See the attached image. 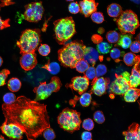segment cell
<instances>
[{
  "label": "cell",
  "instance_id": "cell-28",
  "mask_svg": "<svg viewBox=\"0 0 140 140\" xmlns=\"http://www.w3.org/2000/svg\"><path fill=\"white\" fill-rule=\"evenodd\" d=\"M89 67V64L83 59L79 61L76 63L75 68L78 72L84 73Z\"/></svg>",
  "mask_w": 140,
  "mask_h": 140
},
{
  "label": "cell",
  "instance_id": "cell-44",
  "mask_svg": "<svg viewBox=\"0 0 140 140\" xmlns=\"http://www.w3.org/2000/svg\"><path fill=\"white\" fill-rule=\"evenodd\" d=\"M121 75L124 78L129 82L130 75L128 72L125 71L122 73Z\"/></svg>",
  "mask_w": 140,
  "mask_h": 140
},
{
  "label": "cell",
  "instance_id": "cell-52",
  "mask_svg": "<svg viewBox=\"0 0 140 140\" xmlns=\"http://www.w3.org/2000/svg\"><path fill=\"white\" fill-rule=\"evenodd\" d=\"M67 2H71L74 1V0H65Z\"/></svg>",
  "mask_w": 140,
  "mask_h": 140
},
{
  "label": "cell",
  "instance_id": "cell-30",
  "mask_svg": "<svg viewBox=\"0 0 140 140\" xmlns=\"http://www.w3.org/2000/svg\"><path fill=\"white\" fill-rule=\"evenodd\" d=\"M91 15V18L92 20L95 23L100 24L104 21V16L101 12H95Z\"/></svg>",
  "mask_w": 140,
  "mask_h": 140
},
{
  "label": "cell",
  "instance_id": "cell-40",
  "mask_svg": "<svg viewBox=\"0 0 140 140\" xmlns=\"http://www.w3.org/2000/svg\"><path fill=\"white\" fill-rule=\"evenodd\" d=\"M10 19H7L3 20L0 17V30H2L10 26Z\"/></svg>",
  "mask_w": 140,
  "mask_h": 140
},
{
  "label": "cell",
  "instance_id": "cell-7",
  "mask_svg": "<svg viewBox=\"0 0 140 140\" xmlns=\"http://www.w3.org/2000/svg\"><path fill=\"white\" fill-rule=\"evenodd\" d=\"M62 85L59 78L56 76L52 77L50 82H40V85L34 87L33 91L36 94V101L45 99L53 92L59 91Z\"/></svg>",
  "mask_w": 140,
  "mask_h": 140
},
{
  "label": "cell",
  "instance_id": "cell-32",
  "mask_svg": "<svg viewBox=\"0 0 140 140\" xmlns=\"http://www.w3.org/2000/svg\"><path fill=\"white\" fill-rule=\"evenodd\" d=\"M96 76L93 80H94L106 74L107 72L106 66L104 65L100 64L98 65L96 69Z\"/></svg>",
  "mask_w": 140,
  "mask_h": 140
},
{
  "label": "cell",
  "instance_id": "cell-26",
  "mask_svg": "<svg viewBox=\"0 0 140 140\" xmlns=\"http://www.w3.org/2000/svg\"><path fill=\"white\" fill-rule=\"evenodd\" d=\"M120 37L119 33L115 31H110L108 32L106 35V39L110 43H114L117 42Z\"/></svg>",
  "mask_w": 140,
  "mask_h": 140
},
{
  "label": "cell",
  "instance_id": "cell-20",
  "mask_svg": "<svg viewBox=\"0 0 140 140\" xmlns=\"http://www.w3.org/2000/svg\"><path fill=\"white\" fill-rule=\"evenodd\" d=\"M132 37L131 34H126L120 35L117 42V45L120 46L124 49L128 48L131 43Z\"/></svg>",
  "mask_w": 140,
  "mask_h": 140
},
{
  "label": "cell",
  "instance_id": "cell-13",
  "mask_svg": "<svg viewBox=\"0 0 140 140\" xmlns=\"http://www.w3.org/2000/svg\"><path fill=\"white\" fill-rule=\"evenodd\" d=\"M19 60L22 68L25 71L31 70L34 68L37 63V55L35 52L22 54Z\"/></svg>",
  "mask_w": 140,
  "mask_h": 140
},
{
  "label": "cell",
  "instance_id": "cell-48",
  "mask_svg": "<svg viewBox=\"0 0 140 140\" xmlns=\"http://www.w3.org/2000/svg\"><path fill=\"white\" fill-rule=\"evenodd\" d=\"M3 62V60L2 58L0 56V67L2 65Z\"/></svg>",
  "mask_w": 140,
  "mask_h": 140
},
{
  "label": "cell",
  "instance_id": "cell-22",
  "mask_svg": "<svg viewBox=\"0 0 140 140\" xmlns=\"http://www.w3.org/2000/svg\"><path fill=\"white\" fill-rule=\"evenodd\" d=\"M42 68L47 70L53 75L57 74L60 70V66L58 63L55 62H50L49 60Z\"/></svg>",
  "mask_w": 140,
  "mask_h": 140
},
{
  "label": "cell",
  "instance_id": "cell-43",
  "mask_svg": "<svg viewBox=\"0 0 140 140\" xmlns=\"http://www.w3.org/2000/svg\"><path fill=\"white\" fill-rule=\"evenodd\" d=\"M79 97L76 95L73 99L70 101V104L73 107H74L75 106L77 102L79 100Z\"/></svg>",
  "mask_w": 140,
  "mask_h": 140
},
{
  "label": "cell",
  "instance_id": "cell-8",
  "mask_svg": "<svg viewBox=\"0 0 140 140\" xmlns=\"http://www.w3.org/2000/svg\"><path fill=\"white\" fill-rule=\"evenodd\" d=\"M24 7L23 17L25 19L33 23L37 22L41 20L44 11L42 2H31Z\"/></svg>",
  "mask_w": 140,
  "mask_h": 140
},
{
  "label": "cell",
  "instance_id": "cell-10",
  "mask_svg": "<svg viewBox=\"0 0 140 140\" xmlns=\"http://www.w3.org/2000/svg\"><path fill=\"white\" fill-rule=\"evenodd\" d=\"M89 85V80L84 75L73 77L70 83H67L65 86L77 91L79 94L81 95L87 90Z\"/></svg>",
  "mask_w": 140,
  "mask_h": 140
},
{
  "label": "cell",
  "instance_id": "cell-46",
  "mask_svg": "<svg viewBox=\"0 0 140 140\" xmlns=\"http://www.w3.org/2000/svg\"><path fill=\"white\" fill-rule=\"evenodd\" d=\"M131 1L137 4H139L140 3V0H130Z\"/></svg>",
  "mask_w": 140,
  "mask_h": 140
},
{
  "label": "cell",
  "instance_id": "cell-45",
  "mask_svg": "<svg viewBox=\"0 0 140 140\" xmlns=\"http://www.w3.org/2000/svg\"><path fill=\"white\" fill-rule=\"evenodd\" d=\"M104 32V29L102 27H100L98 30V32L100 34H102Z\"/></svg>",
  "mask_w": 140,
  "mask_h": 140
},
{
  "label": "cell",
  "instance_id": "cell-1",
  "mask_svg": "<svg viewBox=\"0 0 140 140\" xmlns=\"http://www.w3.org/2000/svg\"><path fill=\"white\" fill-rule=\"evenodd\" d=\"M5 118L18 126L28 140H36L46 129L50 127L46 106L24 96L11 104L2 106Z\"/></svg>",
  "mask_w": 140,
  "mask_h": 140
},
{
  "label": "cell",
  "instance_id": "cell-41",
  "mask_svg": "<svg viewBox=\"0 0 140 140\" xmlns=\"http://www.w3.org/2000/svg\"><path fill=\"white\" fill-rule=\"evenodd\" d=\"M93 42L95 44H98L102 42L103 40V38L100 35L97 34L93 35L91 37Z\"/></svg>",
  "mask_w": 140,
  "mask_h": 140
},
{
  "label": "cell",
  "instance_id": "cell-23",
  "mask_svg": "<svg viewBox=\"0 0 140 140\" xmlns=\"http://www.w3.org/2000/svg\"><path fill=\"white\" fill-rule=\"evenodd\" d=\"M21 85L20 81L16 78H12L8 82V88L9 90L12 92L18 91L20 89Z\"/></svg>",
  "mask_w": 140,
  "mask_h": 140
},
{
  "label": "cell",
  "instance_id": "cell-35",
  "mask_svg": "<svg viewBox=\"0 0 140 140\" xmlns=\"http://www.w3.org/2000/svg\"><path fill=\"white\" fill-rule=\"evenodd\" d=\"M39 53L43 56H47L50 53L51 49L50 47L46 44H41L38 49Z\"/></svg>",
  "mask_w": 140,
  "mask_h": 140
},
{
  "label": "cell",
  "instance_id": "cell-2",
  "mask_svg": "<svg viewBox=\"0 0 140 140\" xmlns=\"http://www.w3.org/2000/svg\"><path fill=\"white\" fill-rule=\"evenodd\" d=\"M86 47L82 40L71 42L64 45L58 50V60L63 66L75 68L77 62L83 59Z\"/></svg>",
  "mask_w": 140,
  "mask_h": 140
},
{
  "label": "cell",
  "instance_id": "cell-6",
  "mask_svg": "<svg viewBox=\"0 0 140 140\" xmlns=\"http://www.w3.org/2000/svg\"><path fill=\"white\" fill-rule=\"evenodd\" d=\"M116 23L122 34H134L139 25L137 15L130 10L123 11L116 20Z\"/></svg>",
  "mask_w": 140,
  "mask_h": 140
},
{
  "label": "cell",
  "instance_id": "cell-17",
  "mask_svg": "<svg viewBox=\"0 0 140 140\" xmlns=\"http://www.w3.org/2000/svg\"><path fill=\"white\" fill-rule=\"evenodd\" d=\"M140 60L134 65L130 76L129 84L131 88H136L140 84Z\"/></svg>",
  "mask_w": 140,
  "mask_h": 140
},
{
  "label": "cell",
  "instance_id": "cell-37",
  "mask_svg": "<svg viewBox=\"0 0 140 140\" xmlns=\"http://www.w3.org/2000/svg\"><path fill=\"white\" fill-rule=\"evenodd\" d=\"M94 119L97 123L99 124L103 123L105 121V118L103 112L100 111H97L94 114Z\"/></svg>",
  "mask_w": 140,
  "mask_h": 140
},
{
  "label": "cell",
  "instance_id": "cell-51",
  "mask_svg": "<svg viewBox=\"0 0 140 140\" xmlns=\"http://www.w3.org/2000/svg\"><path fill=\"white\" fill-rule=\"evenodd\" d=\"M3 6H4L3 5V4L2 3H0V11L1 10V8Z\"/></svg>",
  "mask_w": 140,
  "mask_h": 140
},
{
  "label": "cell",
  "instance_id": "cell-11",
  "mask_svg": "<svg viewBox=\"0 0 140 140\" xmlns=\"http://www.w3.org/2000/svg\"><path fill=\"white\" fill-rule=\"evenodd\" d=\"M116 79L111 83L110 90L115 94L123 95L130 88L129 82L121 75L115 74Z\"/></svg>",
  "mask_w": 140,
  "mask_h": 140
},
{
  "label": "cell",
  "instance_id": "cell-25",
  "mask_svg": "<svg viewBox=\"0 0 140 140\" xmlns=\"http://www.w3.org/2000/svg\"><path fill=\"white\" fill-rule=\"evenodd\" d=\"M125 54L124 51H121L118 48H113L110 52V55L111 58L116 62L122 61L119 58L123 56Z\"/></svg>",
  "mask_w": 140,
  "mask_h": 140
},
{
  "label": "cell",
  "instance_id": "cell-16",
  "mask_svg": "<svg viewBox=\"0 0 140 140\" xmlns=\"http://www.w3.org/2000/svg\"><path fill=\"white\" fill-rule=\"evenodd\" d=\"M99 56L98 51L93 47H86L85 50L83 59L93 67L99 59Z\"/></svg>",
  "mask_w": 140,
  "mask_h": 140
},
{
  "label": "cell",
  "instance_id": "cell-31",
  "mask_svg": "<svg viewBox=\"0 0 140 140\" xmlns=\"http://www.w3.org/2000/svg\"><path fill=\"white\" fill-rule=\"evenodd\" d=\"M3 101L5 104H11L15 101L16 96L15 95L12 93H8L5 94L3 96Z\"/></svg>",
  "mask_w": 140,
  "mask_h": 140
},
{
  "label": "cell",
  "instance_id": "cell-4",
  "mask_svg": "<svg viewBox=\"0 0 140 140\" xmlns=\"http://www.w3.org/2000/svg\"><path fill=\"white\" fill-rule=\"evenodd\" d=\"M53 24L55 39L59 44L64 45L76 32L75 23L72 17L58 19Z\"/></svg>",
  "mask_w": 140,
  "mask_h": 140
},
{
  "label": "cell",
  "instance_id": "cell-3",
  "mask_svg": "<svg viewBox=\"0 0 140 140\" xmlns=\"http://www.w3.org/2000/svg\"><path fill=\"white\" fill-rule=\"evenodd\" d=\"M41 41L40 31L38 29H27L22 32L16 43L20 53L35 52Z\"/></svg>",
  "mask_w": 140,
  "mask_h": 140
},
{
  "label": "cell",
  "instance_id": "cell-39",
  "mask_svg": "<svg viewBox=\"0 0 140 140\" xmlns=\"http://www.w3.org/2000/svg\"><path fill=\"white\" fill-rule=\"evenodd\" d=\"M140 42L136 40L132 43L130 46V49L132 52L138 53L140 52Z\"/></svg>",
  "mask_w": 140,
  "mask_h": 140
},
{
  "label": "cell",
  "instance_id": "cell-47",
  "mask_svg": "<svg viewBox=\"0 0 140 140\" xmlns=\"http://www.w3.org/2000/svg\"><path fill=\"white\" fill-rule=\"evenodd\" d=\"M140 33H139L135 38L136 40L140 42Z\"/></svg>",
  "mask_w": 140,
  "mask_h": 140
},
{
  "label": "cell",
  "instance_id": "cell-49",
  "mask_svg": "<svg viewBox=\"0 0 140 140\" xmlns=\"http://www.w3.org/2000/svg\"><path fill=\"white\" fill-rule=\"evenodd\" d=\"M99 59L100 61H102L103 59V56L102 55L99 56Z\"/></svg>",
  "mask_w": 140,
  "mask_h": 140
},
{
  "label": "cell",
  "instance_id": "cell-38",
  "mask_svg": "<svg viewBox=\"0 0 140 140\" xmlns=\"http://www.w3.org/2000/svg\"><path fill=\"white\" fill-rule=\"evenodd\" d=\"M82 127L85 130L90 131L93 128L94 123L91 119L88 118L83 120L82 123Z\"/></svg>",
  "mask_w": 140,
  "mask_h": 140
},
{
  "label": "cell",
  "instance_id": "cell-50",
  "mask_svg": "<svg viewBox=\"0 0 140 140\" xmlns=\"http://www.w3.org/2000/svg\"><path fill=\"white\" fill-rule=\"evenodd\" d=\"M0 140H8L5 139L4 137L2 135H0Z\"/></svg>",
  "mask_w": 140,
  "mask_h": 140
},
{
  "label": "cell",
  "instance_id": "cell-29",
  "mask_svg": "<svg viewBox=\"0 0 140 140\" xmlns=\"http://www.w3.org/2000/svg\"><path fill=\"white\" fill-rule=\"evenodd\" d=\"M43 133L44 137L46 140H53L56 137L53 130L50 127L45 129Z\"/></svg>",
  "mask_w": 140,
  "mask_h": 140
},
{
  "label": "cell",
  "instance_id": "cell-36",
  "mask_svg": "<svg viewBox=\"0 0 140 140\" xmlns=\"http://www.w3.org/2000/svg\"><path fill=\"white\" fill-rule=\"evenodd\" d=\"M68 10L69 12L75 14L80 11V7L77 2H73L70 3L68 6Z\"/></svg>",
  "mask_w": 140,
  "mask_h": 140
},
{
  "label": "cell",
  "instance_id": "cell-5",
  "mask_svg": "<svg viewBox=\"0 0 140 140\" xmlns=\"http://www.w3.org/2000/svg\"><path fill=\"white\" fill-rule=\"evenodd\" d=\"M80 115L76 110L66 108L58 116V123L64 131L72 134L80 129L81 122Z\"/></svg>",
  "mask_w": 140,
  "mask_h": 140
},
{
  "label": "cell",
  "instance_id": "cell-9",
  "mask_svg": "<svg viewBox=\"0 0 140 140\" xmlns=\"http://www.w3.org/2000/svg\"><path fill=\"white\" fill-rule=\"evenodd\" d=\"M0 129L3 134L11 139L21 140L23 138V132L14 123L8 122L6 118L0 126Z\"/></svg>",
  "mask_w": 140,
  "mask_h": 140
},
{
  "label": "cell",
  "instance_id": "cell-21",
  "mask_svg": "<svg viewBox=\"0 0 140 140\" xmlns=\"http://www.w3.org/2000/svg\"><path fill=\"white\" fill-rule=\"evenodd\" d=\"M140 60V56L136 55L134 53L129 52L126 53L124 55L123 60L125 64L128 66H131L138 60Z\"/></svg>",
  "mask_w": 140,
  "mask_h": 140
},
{
  "label": "cell",
  "instance_id": "cell-24",
  "mask_svg": "<svg viewBox=\"0 0 140 140\" xmlns=\"http://www.w3.org/2000/svg\"><path fill=\"white\" fill-rule=\"evenodd\" d=\"M112 47V45L106 42H102L96 46L97 51L100 53L105 54L109 53Z\"/></svg>",
  "mask_w": 140,
  "mask_h": 140
},
{
  "label": "cell",
  "instance_id": "cell-18",
  "mask_svg": "<svg viewBox=\"0 0 140 140\" xmlns=\"http://www.w3.org/2000/svg\"><path fill=\"white\" fill-rule=\"evenodd\" d=\"M140 94L139 89L130 87L124 94V99L127 102H135L139 96Z\"/></svg>",
  "mask_w": 140,
  "mask_h": 140
},
{
  "label": "cell",
  "instance_id": "cell-42",
  "mask_svg": "<svg viewBox=\"0 0 140 140\" xmlns=\"http://www.w3.org/2000/svg\"><path fill=\"white\" fill-rule=\"evenodd\" d=\"M81 137L82 140H92V133L89 131L83 132L81 134Z\"/></svg>",
  "mask_w": 140,
  "mask_h": 140
},
{
  "label": "cell",
  "instance_id": "cell-33",
  "mask_svg": "<svg viewBox=\"0 0 140 140\" xmlns=\"http://www.w3.org/2000/svg\"><path fill=\"white\" fill-rule=\"evenodd\" d=\"M10 73V71L6 69H2L0 72V86H3L6 84V80Z\"/></svg>",
  "mask_w": 140,
  "mask_h": 140
},
{
  "label": "cell",
  "instance_id": "cell-34",
  "mask_svg": "<svg viewBox=\"0 0 140 140\" xmlns=\"http://www.w3.org/2000/svg\"><path fill=\"white\" fill-rule=\"evenodd\" d=\"M84 74L88 79L93 80L96 76V69L93 66L89 67Z\"/></svg>",
  "mask_w": 140,
  "mask_h": 140
},
{
  "label": "cell",
  "instance_id": "cell-14",
  "mask_svg": "<svg viewBox=\"0 0 140 140\" xmlns=\"http://www.w3.org/2000/svg\"><path fill=\"white\" fill-rule=\"evenodd\" d=\"M99 3L94 0H82L79 3L80 12L86 17L96 12Z\"/></svg>",
  "mask_w": 140,
  "mask_h": 140
},
{
  "label": "cell",
  "instance_id": "cell-12",
  "mask_svg": "<svg viewBox=\"0 0 140 140\" xmlns=\"http://www.w3.org/2000/svg\"><path fill=\"white\" fill-rule=\"evenodd\" d=\"M110 82L108 78L101 77L93 80L91 83L92 87L89 92L91 94L94 93L97 95L101 96L105 93Z\"/></svg>",
  "mask_w": 140,
  "mask_h": 140
},
{
  "label": "cell",
  "instance_id": "cell-15",
  "mask_svg": "<svg viewBox=\"0 0 140 140\" xmlns=\"http://www.w3.org/2000/svg\"><path fill=\"white\" fill-rule=\"evenodd\" d=\"M140 128L138 124L132 123L126 131L122 132L125 140H140Z\"/></svg>",
  "mask_w": 140,
  "mask_h": 140
},
{
  "label": "cell",
  "instance_id": "cell-27",
  "mask_svg": "<svg viewBox=\"0 0 140 140\" xmlns=\"http://www.w3.org/2000/svg\"><path fill=\"white\" fill-rule=\"evenodd\" d=\"M91 94L90 92L84 93L79 97V100L82 106L86 107L90 104L92 99Z\"/></svg>",
  "mask_w": 140,
  "mask_h": 140
},
{
  "label": "cell",
  "instance_id": "cell-19",
  "mask_svg": "<svg viewBox=\"0 0 140 140\" xmlns=\"http://www.w3.org/2000/svg\"><path fill=\"white\" fill-rule=\"evenodd\" d=\"M122 8L120 5L113 3L107 7V11L108 15L113 17H118L122 12Z\"/></svg>",
  "mask_w": 140,
  "mask_h": 140
}]
</instances>
